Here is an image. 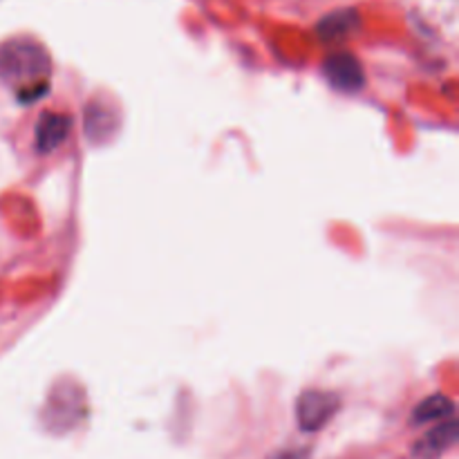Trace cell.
I'll use <instances>...</instances> for the list:
<instances>
[{
	"label": "cell",
	"mask_w": 459,
	"mask_h": 459,
	"mask_svg": "<svg viewBox=\"0 0 459 459\" xmlns=\"http://www.w3.org/2000/svg\"><path fill=\"white\" fill-rule=\"evenodd\" d=\"M49 74V56L31 39H13L0 45V79L22 88L45 90L43 81Z\"/></svg>",
	"instance_id": "6da1fadb"
},
{
	"label": "cell",
	"mask_w": 459,
	"mask_h": 459,
	"mask_svg": "<svg viewBox=\"0 0 459 459\" xmlns=\"http://www.w3.org/2000/svg\"><path fill=\"white\" fill-rule=\"evenodd\" d=\"M457 437H459L457 421L453 420V417H448L446 424H439L437 429L430 430L429 435H424V437L415 444L412 455L417 459H437L455 446Z\"/></svg>",
	"instance_id": "5b68a950"
},
{
	"label": "cell",
	"mask_w": 459,
	"mask_h": 459,
	"mask_svg": "<svg viewBox=\"0 0 459 459\" xmlns=\"http://www.w3.org/2000/svg\"><path fill=\"white\" fill-rule=\"evenodd\" d=\"M339 406L341 402L334 393L309 390L296 402V421L305 433H316L336 415Z\"/></svg>",
	"instance_id": "3957f363"
},
{
	"label": "cell",
	"mask_w": 459,
	"mask_h": 459,
	"mask_svg": "<svg viewBox=\"0 0 459 459\" xmlns=\"http://www.w3.org/2000/svg\"><path fill=\"white\" fill-rule=\"evenodd\" d=\"M421 31L455 49L459 0H399Z\"/></svg>",
	"instance_id": "7a4b0ae2"
},
{
	"label": "cell",
	"mask_w": 459,
	"mask_h": 459,
	"mask_svg": "<svg viewBox=\"0 0 459 459\" xmlns=\"http://www.w3.org/2000/svg\"><path fill=\"white\" fill-rule=\"evenodd\" d=\"M354 22H357V13L354 12H339L334 16L325 18V21L318 25V31H321L323 39H343L352 31Z\"/></svg>",
	"instance_id": "ba28073f"
},
{
	"label": "cell",
	"mask_w": 459,
	"mask_h": 459,
	"mask_svg": "<svg viewBox=\"0 0 459 459\" xmlns=\"http://www.w3.org/2000/svg\"><path fill=\"white\" fill-rule=\"evenodd\" d=\"M327 81H330L334 88L345 90V92H352V90H361L366 83V74L361 70V63L357 61L350 54H332L330 58L323 65Z\"/></svg>",
	"instance_id": "277c9868"
},
{
	"label": "cell",
	"mask_w": 459,
	"mask_h": 459,
	"mask_svg": "<svg viewBox=\"0 0 459 459\" xmlns=\"http://www.w3.org/2000/svg\"><path fill=\"white\" fill-rule=\"evenodd\" d=\"M453 412H455V403L448 397H444V394H435V397L426 399V402H421L420 406L415 408L412 421H415V424H430V421L453 417Z\"/></svg>",
	"instance_id": "52a82bcc"
},
{
	"label": "cell",
	"mask_w": 459,
	"mask_h": 459,
	"mask_svg": "<svg viewBox=\"0 0 459 459\" xmlns=\"http://www.w3.org/2000/svg\"><path fill=\"white\" fill-rule=\"evenodd\" d=\"M72 128L70 117L65 115H54V112H48V115L40 117L39 128H36V143H39L40 152H52L54 148L61 146L67 139Z\"/></svg>",
	"instance_id": "8992f818"
}]
</instances>
